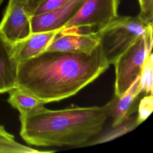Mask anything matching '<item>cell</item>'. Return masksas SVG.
<instances>
[{"label":"cell","mask_w":153,"mask_h":153,"mask_svg":"<svg viewBox=\"0 0 153 153\" xmlns=\"http://www.w3.org/2000/svg\"><path fill=\"white\" fill-rule=\"evenodd\" d=\"M109 65L99 45L88 51L45 50L18 64L16 87L44 104L74 96Z\"/></svg>","instance_id":"1"},{"label":"cell","mask_w":153,"mask_h":153,"mask_svg":"<svg viewBox=\"0 0 153 153\" xmlns=\"http://www.w3.org/2000/svg\"><path fill=\"white\" fill-rule=\"evenodd\" d=\"M108 117L105 105L59 110L42 105L20 114V134L31 145L79 148L100 133Z\"/></svg>","instance_id":"2"},{"label":"cell","mask_w":153,"mask_h":153,"mask_svg":"<svg viewBox=\"0 0 153 153\" xmlns=\"http://www.w3.org/2000/svg\"><path fill=\"white\" fill-rule=\"evenodd\" d=\"M151 32L152 26L146 25L137 16H118L96 34L102 54L110 65L137 40Z\"/></svg>","instance_id":"3"},{"label":"cell","mask_w":153,"mask_h":153,"mask_svg":"<svg viewBox=\"0 0 153 153\" xmlns=\"http://www.w3.org/2000/svg\"><path fill=\"white\" fill-rule=\"evenodd\" d=\"M152 32H151L137 40L117 59L114 63L115 95L124 93L140 75L145 58L152 53Z\"/></svg>","instance_id":"4"},{"label":"cell","mask_w":153,"mask_h":153,"mask_svg":"<svg viewBox=\"0 0 153 153\" xmlns=\"http://www.w3.org/2000/svg\"><path fill=\"white\" fill-rule=\"evenodd\" d=\"M121 0H85L76 13L62 27L96 33L116 18Z\"/></svg>","instance_id":"5"},{"label":"cell","mask_w":153,"mask_h":153,"mask_svg":"<svg viewBox=\"0 0 153 153\" xmlns=\"http://www.w3.org/2000/svg\"><path fill=\"white\" fill-rule=\"evenodd\" d=\"M27 1L9 0L0 22V36L11 45L26 38L32 33Z\"/></svg>","instance_id":"6"},{"label":"cell","mask_w":153,"mask_h":153,"mask_svg":"<svg viewBox=\"0 0 153 153\" xmlns=\"http://www.w3.org/2000/svg\"><path fill=\"white\" fill-rule=\"evenodd\" d=\"M85 0H70L48 11L30 17L32 33L62 29L76 13Z\"/></svg>","instance_id":"7"},{"label":"cell","mask_w":153,"mask_h":153,"mask_svg":"<svg viewBox=\"0 0 153 153\" xmlns=\"http://www.w3.org/2000/svg\"><path fill=\"white\" fill-rule=\"evenodd\" d=\"M141 93L139 75L124 93L121 95H114L112 99L105 105L109 117L112 118V127L131 118V115L137 110L138 99Z\"/></svg>","instance_id":"8"},{"label":"cell","mask_w":153,"mask_h":153,"mask_svg":"<svg viewBox=\"0 0 153 153\" xmlns=\"http://www.w3.org/2000/svg\"><path fill=\"white\" fill-rule=\"evenodd\" d=\"M99 44L96 33H83L62 28L46 50L88 51L93 50Z\"/></svg>","instance_id":"9"},{"label":"cell","mask_w":153,"mask_h":153,"mask_svg":"<svg viewBox=\"0 0 153 153\" xmlns=\"http://www.w3.org/2000/svg\"><path fill=\"white\" fill-rule=\"evenodd\" d=\"M61 29L32 33L26 38L11 45L13 58L19 64L45 51Z\"/></svg>","instance_id":"10"},{"label":"cell","mask_w":153,"mask_h":153,"mask_svg":"<svg viewBox=\"0 0 153 153\" xmlns=\"http://www.w3.org/2000/svg\"><path fill=\"white\" fill-rule=\"evenodd\" d=\"M17 66L11 54V44L0 36V93L16 87Z\"/></svg>","instance_id":"11"},{"label":"cell","mask_w":153,"mask_h":153,"mask_svg":"<svg viewBox=\"0 0 153 153\" xmlns=\"http://www.w3.org/2000/svg\"><path fill=\"white\" fill-rule=\"evenodd\" d=\"M8 102L20 114H25L45 104L30 93L15 87L8 91Z\"/></svg>","instance_id":"12"},{"label":"cell","mask_w":153,"mask_h":153,"mask_svg":"<svg viewBox=\"0 0 153 153\" xmlns=\"http://www.w3.org/2000/svg\"><path fill=\"white\" fill-rule=\"evenodd\" d=\"M139 125L136 123V118H130V120L118 125L112 127V128L109 129L106 132L100 135L97 137L92 140H88L86 143L82 145L80 147L92 146L99 143H103L109 141H111L117 139L136 128Z\"/></svg>","instance_id":"13"},{"label":"cell","mask_w":153,"mask_h":153,"mask_svg":"<svg viewBox=\"0 0 153 153\" xmlns=\"http://www.w3.org/2000/svg\"><path fill=\"white\" fill-rule=\"evenodd\" d=\"M153 55L151 53L145 58L140 74V87L141 92L145 95L152 94L153 82Z\"/></svg>","instance_id":"14"},{"label":"cell","mask_w":153,"mask_h":153,"mask_svg":"<svg viewBox=\"0 0 153 153\" xmlns=\"http://www.w3.org/2000/svg\"><path fill=\"white\" fill-rule=\"evenodd\" d=\"M69 1L70 0H27V13L32 17L51 10Z\"/></svg>","instance_id":"15"},{"label":"cell","mask_w":153,"mask_h":153,"mask_svg":"<svg viewBox=\"0 0 153 153\" xmlns=\"http://www.w3.org/2000/svg\"><path fill=\"white\" fill-rule=\"evenodd\" d=\"M54 151H41L22 145L16 140L0 142V153H44Z\"/></svg>","instance_id":"16"},{"label":"cell","mask_w":153,"mask_h":153,"mask_svg":"<svg viewBox=\"0 0 153 153\" xmlns=\"http://www.w3.org/2000/svg\"><path fill=\"white\" fill-rule=\"evenodd\" d=\"M138 114L136 118L138 125L143 123L151 114L153 111V96L152 94L144 96L139 103Z\"/></svg>","instance_id":"17"},{"label":"cell","mask_w":153,"mask_h":153,"mask_svg":"<svg viewBox=\"0 0 153 153\" xmlns=\"http://www.w3.org/2000/svg\"><path fill=\"white\" fill-rule=\"evenodd\" d=\"M140 12L137 16L146 25L153 24V0H137Z\"/></svg>","instance_id":"18"},{"label":"cell","mask_w":153,"mask_h":153,"mask_svg":"<svg viewBox=\"0 0 153 153\" xmlns=\"http://www.w3.org/2000/svg\"><path fill=\"white\" fill-rule=\"evenodd\" d=\"M14 136L8 133L3 126L0 125V142H11L14 141Z\"/></svg>","instance_id":"19"},{"label":"cell","mask_w":153,"mask_h":153,"mask_svg":"<svg viewBox=\"0 0 153 153\" xmlns=\"http://www.w3.org/2000/svg\"><path fill=\"white\" fill-rule=\"evenodd\" d=\"M2 1V0H0V2H1V1Z\"/></svg>","instance_id":"20"}]
</instances>
